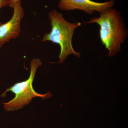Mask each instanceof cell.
Instances as JSON below:
<instances>
[{
	"label": "cell",
	"instance_id": "1",
	"mask_svg": "<svg viewBox=\"0 0 128 128\" xmlns=\"http://www.w3.org/2000/svg\"><path fill=\"white\" fill-rule=\"evenodd\" d=\"M85 23L100 26V38L108 50V57H114L121 52V44L127 38L128 32L120 12L110 8Z\"/></svg>",
	"mask_w": 128,
	"mask_h": 128
},
{
	"label": "cell",
	"instance_id": "2",
	"mask_svg": "<svg viewBox=\"0 0 128 128\" xmlns=\"http://www.w3.org/2000/svg\"><path fill=\"white\" fill-rule=\"evenodd\" d=\"M48 16L52 28L49 33L45 34L44 35L41 42L50 41L60 45V51L59 56V64L64 63L68 56L71 54L80 58V53L76 52L73 48L72 39L75 30L82 24L69 22L56 10L50 12Z\"/></svg>",
	"mask_w": 128,
	"mask_h": 128
},
{
	"label": "cell",
	"instance_id": "3",
	"mask_svg": "<svg viewBox=\"0 0 128 128\" xmlns=\"http://www.w3.org/2000/svg\"><path fill=\"white\" fill-rule=\"evenodd\" d=\"M42 65L40 59L34 58L32 60L30 64V72L28 79L24 81L17 82L12 87L8 88L2 95V96L4 97L8 92H12L15 95L14 98L9 102H2L6 112H12L21 110L30 104L33 99L36 98L44 100L52 97V94L50 92L45 94H40L34 89L33 84L36 73Z\"/></svg>",
	"mask_w": 128,
	"mask_h": 128
},
{
	"label": "cell",
	"instance_id": "4",
	"mask_svg": "<svg viewBox=\"0 0 128 128\" xmlns=\"http://www.w3.org/2000/svg\"><path fill=\"white\" fill-rule=\"evenodd\" d=\"M14 12L11 18L0 25V48L12 39L18 38L21 32V22L25 11L19 0L13 7Z\"/></svg>",
	"mask_w": 128,
	"mask_h": 128
},
{
	"label": "cell",
	"instance_id": "5",
	"mask_svg": "<svg viewBox=\"0 0 128 128\" xmlns=\"http://www.w3.org/2000/svg\"><path fill=\"white\" fill-rule=\"evenodd\" d=\"M114 0L108 2H98L91 0H60L59 8L64 11L79 10L92 15L95 12L101 13L112 8L114 6Z\"/></svg>",
	"mask_w": 128,
	"mask_h": 128
},
{
	"label": "cell",
	"instance_id": "6",
	"mask_svg": "<svg viewBox=\"0 0 128 128\" xmlns=\"http://www.w3.org/2000/svg\"><path fill=\"white\" fill-rule=\"evenodd\" d=\"M9 0H0V10L9 5Z\"/></svg>",
	"mask_w": 128,
	"mask_h": 128
},
{
	"label": "cell",
	"instance_id": "7",
	"mask_svg": "<svg viewBox=\"0 0 128 128\" xmlns=\"http://www.w3.org/2000/svg\"><path fill=\"white\" fill-rule=\"evenodd\" d=\"M19 0H9V6L11 8H13L14 5L16 4V2H18Z\"/></svg>",
	"mask_w": 128,
	"mask_h": 128
},
{
	"label": "cell",
	"instance_id": "8",
	"mask_svg": "<svg viewBox=\"0 0 128 128\" xmlns=\"http://www.w3.org/2000/svg\"><path fill=\"white\" fill-rule=\"evenodd\" d=\"M2 23L1 22H0V25H1L2 24Z\"/></svg>",
	"mask_w": 128,
	"mask_h": 128
}]
</instances>
